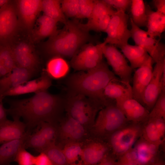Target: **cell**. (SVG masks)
<instances>
[{
  "label": "cell",
  "instance_id": "1",
  "mask_svg": "<svg viewBox=\"0 0 165 165\" xmlns=\"http://www.w3.org/2000/svg\"><path fill=\"white\" fill-rule=\"evenodd\" d=\"M9 104L7 114L12 117L22 118L26 131L31 132L42 122L56 123L65 106V97L45 91L35 93L28 98L11 100Z\"/></svg>",
  "mask_w": 165,
  "mask_h": 165
},
{
  "label": "cell",
  "instance_id": "2",
  "mask_svg": "<svg viewBox=\"0 0 165 165\" xmlns=\"http://www.w3.org/2000/svg\"><path fill=\"white\" fill-rule=\"evenodd\" d=\"M116 77L103 60L95 67L73 74L66 82L68 91L84 95L100 101L106 105L112 100L106 98L104 90L113 79Z\"/></svg>",
  "mask_w": 165,
  "mask_h": 165
},
{
  "label": "cell",
  "instance_id": "3",
  "mask_svg": "<svg viewBox=\"0 0 165 165\" xmlns=\"http://www.w3.org/2000/svg\"><path fill=\"white\" fill-rule=\"evenodd\" d=\"M64 24L46 43V52L53 57L72 58L92 38L89 32L77 21L68 20Z\"/></svg>",
  "mask_w": 165,
  "mask_h": 165
},
{
  "label": "cell",
  "instance_id": "4",
  "mask_svg": "<svg viewBox=\"0 0 165 165\" xmlns=\"http://www.w3.org/2000/svg\"><path fill=\"white\" fill-rule=\"evenodd\" d=\"M106 106L100 101L81 94L68 91L65 97L68 116L85 127L93 126L97 114Z\"/></svg>",
  "mask_w": 165,
  "mask_h": 165
},
{
  "label": "cell",
  "instance_id": "5",
  "mask_svg": "<svg viewBox=\"0 0 165 165\" xmlns=\"http://www.w3.org/2000/svg\"><path fill=\"white\" fill-rule=\"evenodd\" d=\"M129 121L115 101H112L100 110L92 126L94 133L101 139H106Z\"/></svg>",
  "mask_w": 165,
  "mask_h": 165
},
{
  "label": "cell",
  "instance_id": "6",
  "mask_svg": "<svg viewBox=\"0 0 165 165\" xmlns=\"http://www.w3.org/2000/svg\"><path fill=\"white\" fill-rule=\"evenodd\" d=\"M144 123L129 121L109 136L108 143L116 160L133 148L142 135Z\"/></svg>",
  "mask_w": 165,
  "mask_h": 165
},
{
  "label": "cell",
  "instance_id": "7",
  "mask_svg": "<svg viewBox=\"0 0 165 165\" xmlns=\"http://www.w3.org/2000/svg\"><path fill=\"white\" fill-rule=\"evenodd\" d=\"M129 16L122 11H116L112 16L105 32L107 36L103 42L113 45L121 49L128 44L131 37L128 28Z\"/></svg>",
  "mask_w": 165,
  "mask_h": 165
},
{
  "label": "cell",
  "instance_id": "8",
  "mask_svg": "<svg viewBox=\"0 0 165 165\" xmlns=\"http://www.w3.org/2000/svg\"><path fill=\"white\" fill-rule=\"evenodd\" d=\"M103 42L96 45H85L72 58L70 61L72 67L77 71L88 70L99 64L103 60Z\"/></svg>",
  "mask_w": 165,
  "mask_h": 165
},
{
  "label": "cell",
  "instance_id": "9",
  "mask_svg": "<svg viewBox=\"0 0 165 165\" xmlns=\"http://www.w3.org/2000/svg\"><path fill=\"white\" fill-rule=\"evenodd\" d=\"M131 28L130 30L131 37L135 45L143 48L152 59L155 63H157L165 57V46L160 41L148 35L146 31L136 25L130 18Z\"/></svg>",
  "mask_w": 165,
  "mask_h": 165
},
{
  "label": "cell",
  "instance_id": "10",
  "mask_svg": "<svg viewBox=\"0 0 165 165\" xmlns=\"http://www.w3.org/2000/svg\"><path fill=\"white\" fill-rule=\"evenodd\" d=\"M103 0H95L92 13L85 24L81 23L83 28L89 32H105L111 18L116 12Z\"/></svg>",
  "mask_w": 165,
  "mask_h": 165
},
{
  "label": "cell",
  "instance_id": "11",
  "mask_svg": "<svg viewBox=\"0 0 165 165\" xmlns=\"http://www.w3.org/2000/svg\"><path fill=\"white\" fill-rule=\"evenodd\" d=\"M103 51V55L112 67L114 74L121 80L130 83L133 68L128 64L124 55L113 45H105Z\"/></svg>",
  "mask_w": 165,
  "mask_h": 165
},
{
  "label": "cell",
  "instance_id": "12",
  "mask_svg": "<svg viewBox=\"0 0 165 165\" xmlns=\"http://www.w3.org/2000/svg\"><path fill=\"white\" fill-rule=\"evenodd\" d=\"M165 67V57L156 63L151 80L143 95V105L149 112L153 107L163 90L162 76Z\"/></svg>",
  "mask_w": 165,
  "mask_h": 165
},
{
  "label": "cell",
  "instance_id": "13",
  "mask_svg": "<svg viewBox=\"0 0 165 165\" xmlns=\"http://www.w3.org/2000/svg\"><path fill=\"white\" fill-rule=\"evenodd\" d=\"M17 13L9 1L0 9V44L7 42L15 33L18 24Z\"/></svg>",
  "mask_w": 165,
  "mask_h": 165
},
{
  "label": "cell",
  "instance_id": "14",
  "mask_svg": "<svg viewBox=\"0 0 165 165\" xmlns=\"http://www.w3.org/2000/svg\"><path fill=\"white\" fill-rule=\"evenodd\" d=\"M162 145L150 142L141 136L133 147L138 165H150L159 160L161 158L160 148Z\"/></svg>",
  "mask_w": 165,
  "mask_h": 165
},
{
  "label": "cell",
  "instance_id": "15",
  "mask_svg": "<svg viewBox=\"0 0 165 165\" xmlns=\"http://www.w3.org/2000/svg\"><path fill=\"white\" fill-rule=\"evenodd\" d=\"M154 63L151 58L145 64L138 68L133 77L132 87L133 98L142 105L143 94L152 78V65Z\"/></svg>",
  "mask_w": 165,
  "mask_h": 165
},
{
  "label": "cell",
  "instance_id": "16",
  "mask_svg": "<svg viewBox=\"0 0 165 165\" xmlns=\"http://www.w3.org/2000/svg\"><path fill=\"white\" fill-rule=\"evenodd\" d=\"M115 102L129 121L144 123L148 120L149 112L133 98Z\"/></svg>",
  "mask_w": 165,
  "mask_h": 165
},
{
  "label": "cell",
  "instance_id": "17",
  "mask_svg": "<svg viewBox=\"0 0 165 165\" xmlns=\"http://www.w3.org/2000/svg\"><path fill=\"white\" fill-rule=\"evenodd\" d=\"M52 85L51 78L46 72L43 73L39 77L28 81L9 90L3 96L5 97L33 93L35 94L47 91Z\"/></svg>",
  "mask_w": 165,
  "mask_h": 165
},
{
  "label": "cell",
  "instance_id": "18",
  "mask_svg": "<svg viewBox=\"0 0 165 165\" xmlns=\"http://www.w3.org/2000/svg\"><path fill=\"white\" fill-rule=\"evenodd\" d=\"M30 70L16 66L11 72L0 78V94L29 80L35 73Z\"/></svg>",
  "mask_w": 165,
  "mask_h": 165
},
{
  "label": "cell",
  "instance_id": "19",
  "mask_svg": "<svg viewBox=\"0 0 165 165\" xmlns=\"http://www.w3.org/2000/svg\"><path fill=\"white\" fill-rule=\"evenodd\" d=\"M111 151L108 143L102 141L90 142L82 148L83 165H97Z\"/></svg>",
  "mask_w": 165,
  "mask_h": 165
},
{
  "label": "cell",
  "instance_id": "20",
  "mask_svg": "<svg viewBox=\"0 0 165 165\" xmlns=\"http://www.w3.org/2000/svg\"><path fill=\"white\" fill-rule=\"evenodd\" d=\"M42 0H20L17 2L19 17L23 26L27 29L31 28L38 14L42 10Z\"/></svg>",
  "mask_w": 165,
  "mask_h": 165
},
{
  "label": "cell",
  "instance_id": "21",
  "mask_svg": "<svg viewBox=\"0 0 165 165\" xmlns=\"http://www.w3.org/2000/svg\"><path fill=\"white\" fill-rule=\"evenodd\" d=\"M13 118V120L7 119L0 123V145L22 138L28 133L26 124L20 118Z\"/></svg>",
  "mask_w": 165,
  "mask_h": 165
},
{
  "label": "cell",
  "instance_id": "22",
  "mask_svg": "<svg viewBox=\"0 0 165 165\" xmlns=\"http://www.w3.org/2000/svg\"><path fill=\"white\" fill-rule=\"evenodd\" d=\"M57 130V136L67 143L78 142L82 138L85 133V127L68 116L62 122Z\"/></svg>",
  "mask_w": 165,
  "mask_h": 165
},
{
  "label": "cell",
  "instance_id": "23",
  "mask_svg": "<svg viewBox=\"0 0 165 165\" xmlns=\"http://www.w3.org/2000/svg\"><path fill=\"white\" fill-rule=\"evenodd\" d=\"M13 51L17 66L36 72L39 63L38 59L29 45L26 43H21Z\"/></svg>",
  "mask_w": 165,
  "mask_h": 165
},
{
  "label": "cell",
  "instance_id": "24",
  "mask_svg": "<svg viewBox=\"0 0 165 165\" xmlns=\"http://www.w3.org/2000/svg\"><path fill=\"white\" fill-rule=\"evenodd\" d=\"M104 94L107 99L115 101L133 98L132 87L128 82L116 77L112 80L105 87Z\"/></svg>",
  "mask_w": 165,
  "mask_h": 165
},
{
  "label": "cell",
  "instance_id": "25",
  "mask_svg": "<svg viewBox=\"0 0 165 165\" xmlns=\"http://www.w3.org/2000/svg\"><path fill=\"white\" fill-rule=\"evenodd\" d=\"M145 5L147 17V34L153 38L160 37L165 29V15L153 11L146 3Z\"/></svg>",
  "mask_w": 165,
  "mask_h": 165
},
{
  "label": "cell",
  "instance_id": "26",
  "mask_svg": "<svg viewBox=\"0 0 165 165\" xmlns=\"http://www.w3.org/2000/svg\"><path fill=\"white\" fill-rule=\"evenodd\" d=\"M31 133L28 131L26 135L22 138L1 145L0 146V165H9L10 163L14 161L19 150L21 148L24 147L26 138Z\"/></svg>",
  "mask_w": 165,
  "mask_h": 165
},
{
  "label": "cell",
  "instance_id": "27",
  "mask_svg": "<svg viewBox=\"0 0 165 165\" xmlns=\"http://www.w3.org/2000/svg\"><path fill=\"white\" fill-rule=\"evenodd\" d=\"M121 50L133 69L141 67L152 58L143 48L136 45L127 44Z\"/></svg>",
  "mask_w": 165,
  "mask_h": 165
},
{
  "label": "cell",
  "instance_id": "28",
  "mask_svg": "<svg viewBox=\"0 0 165 165\" xmlns=\"http://www.w3.org/2000/svg\"><path fill=\"white\" fill-rule=\"evenodd\" d=\"M69 70L66 61L61 57H53L48 61L46 67V73L51 78L58 79L64 77Z\"/></svg>",
  "mask_w": 165,
  "mask_h": 165
},
{
  "label": "cell",
  "instance_id": "29",
  "mask_svg": "<svg viewBox=\"0 0 165 165\" xmlns=\"http://www.w3.org/2000/svg\"><path fill=\"white\" fill-rule=\"evenodd\" d=\"M42 10L44 15L57 22H61L64 24L68 20L62 10L61 0H42Z\"/></svg>",
  "mask_w": 165,
  "mask_h": 165
},
{
  "label": "cell",
  "instance_id": "30",
  "mask_svg": "<svg viewBox=\"0 0 165 165\" xmlns=\"http://www.w3.org/2000/svg\"><path fill=\"white\" fill-rule=\"evenodd\" d=\"M132 21L138 27H146L147 17L145 3L143 0H132L130 7Z\"/></svg>",
  "mask_w": 165,
  "mask_h": 165
},
{
  "label": "cell",
  "instance_id": "31",
  "mask_svg": "<svg viewBox=\"0 0 165 165\" xmlns=\"http://www.w3.org/2000/svg\"><path fill=\"white\" fill-rule=\"evenodd\" d=\"M62 149L68 165H83L82 148L78 142L67 143Z\"/></svg>",
  "mask_w": 165,
  "mask_h": 165
},
{
  "label": "cell",
  "instance_id": "32",
  "mask_svg": "<svg viewBox=\"0 0 165 165\" xmlns=\"http://www.w3.org/2000/svg\"><path fill=\"white\" fill-rule=\"evenodd\" d=\"M16 66L13 51L8 46L0 47V78L11 72Z\"/></svg>",
  "mask_w": 165,
  "mask_h": 165
},
{
  "label": "cell",
  "instance_id": "33",
  "mask_svg": "<svg viewBox=\"0 0 165 165\" xmlns=\"http://www.w3.org/2000/svg\"><path fill=\"white\" fill-rule=\"evenodd\" d=\"M38 22L39 27L37 35L39 38L51 37L57 32L58 22L54 19L44 15L39 18Z\"/></svg>",
  "mask_w": 165,
  "mask_h": 165
},
{
  "label": "cell",
  "instance_id": "34",
  "mask_svg": "<svg viewBox=\"0 0 165 165\" xmlns=\"http://www.w3.org/2000/svg\"><path fill=\"white\" fill-rule=\"evenodd\" d=\"M141 136L147 141L155 144L162 145L164 141L152 119H148L144 123Z\"/></svg>",
  "mask_w": 165,
  "mask_h": 165
},
{
  "label": "cell",
  "instance_id": "35",
  "mask_svg": "<svg viewBox=\"0 0 165 165\" xmlns=\"http://www.w3.org/2000/svg\"><path fill=\"white\" fill-rule=\"evenodd\" d=\"M50 145L36 129L33 133H31L28 135L24 147L26 149L33 148L40 153Z\"/></svg>",
  "mask_w": 165,
  "mask_h": 165
},
{
  "label": "cell",
  "instance_id": "36",
  "mask_svg": "<svg viewBox=\"0 0 165 165\" xmlns=\"http://www.w3.org/2000/svg\"><path fill=\"white\" fill-rule=\"evenodd\" d=\"M42 152L47 155L54 165H68L62 149L56 143L50 145Z\"/></svg>",
  "mask_w": 165,
  "mask_h": 165
},
{
  "label": "cell",
  "instance_id": "37",
  "mask_svg": "<svg viewBox=\"0 0 165 165\" xmlns=\"http://www.w3.org/2000/svg\"><path fill=\"white\" fill-rule=\"evenodd\" d=\"M36 128L50 144L56 143L58 130L55 123L42 122Z\"/></svg>",
  "mask_w": 165,
  "mask_h": 165
},
{
  "label": "cell",
  "instance_id": "38",
  "mask_svg": "<svg viewBox=\"0 0 165 165\" xmlns=\"http://www.w3.org/2000/svg\"><path fill=\"white\" fill-rule=\"evenodd\" d=\"M159 118L165 119V91L161 92L149 114L148 119Z\"/></svg>",
  "mask_w": 165,
  "mask_h": 165
},
{
  "label": "cell",
  "instance_id": "39",
  "mask_svg": "<svg viewBox=\"0 0 165 165\" xmlns=\"http://www.w3.org/2000/svg\"><path fill=\"white\" fill-rule=\"evenodd\" d=\"M62 10L65 16L77 18L79 12V0H61Z\"/></svg>",
  "mask_w": 165,
  "mask_h": 165
},
{
  "label": "cell",
  "instance_id": "40",
  "mask_svg": "<svg viewBox=\"0 0 165 165\" xmlns=\"http://www.w3.org/2000/svg\"><path fill=\"white\" fill-rule=\"evenodd\" d=\"M95 0H79V12L77 18H88L90 16Z\"/></svg>",
  "mask_w": 165,
  "mask_h": 165
},
{
  "label": "cell",
  "instance_id": "41",
  "mask_svg": "<svg viewBox=\"0 0 165 165\" xmlns=\"http://www.w3.org/2000/svg\"><path fill=\"white\" fill-rule=\"evenodd\" d=\"M35 157L24 147H22L18 152L14 161L18 165H34Z\"/></svg>",
  "mask_w": 165,
  "mask_h": 165
},
{
  "label": "cell",
  "instance_id": "42",
  "mask_svg": "<svg viewBox=\"0 0 165 165\" xmlns=\"http://www.w3.org/2000/svg\"><path fill=\"white\" fill-rule=\"evenodd\" d=\"M116 162L117 165H138L137 158L133 148L118 157Z\"/></svg>",
  "mask_w": 165,
  "mask_h": 165
},
{
  "label": "cell",
  "instance_id": "43",
  "mask_svg": "<svg viewBox=\"0 0 165 165\" xmlns=\"http://www.w3.org/2000/svg\"><path fill=\"white\" fill-rule=\"evenodd\" d=\"M116 11H122L125 13L130 7L132 0H103Z\"/></svg>",
  "mask_w": 165,
  "mask_h": 165
},
{
  "label": "cell",
  "instance_id": "44",
  "mask_svg": "<svg viewBox=\"0 0 165 165\" xmlns=\"http://www.w3.org/2000/svg\"><path fill=\"white\" fill-rule=\"evenodd\" d=\"M34 165H54L47 155L41 152L35 156Z\"/></svg>",
  "mask_w": 165,
  "mask_h": 165
},
{
  "label": "cell",
  "instance_id": "45",
  "mask_svg": "<svg viewBox=\"0 0 165 165\" xmlns=\"http://www.w3.org/2000/svg\"><path fill=\"white\" fill-rule=\"evenodd\" d=\"M152 119L154 121L156 126L161 136L164 139L165 119L162 118H159Z\"/></svg>",
  "mask_w": 165,
  "mask_h": 165
},
{
  "label": "cell",
  "instance_id": "46",
  "mask_svg": "<svg viewBox=\"0 0 165 165\" xmlns=\"http://www.w3.org/2000/svg\"><path fill=\"white\" fill-rule=\"evenodd\" d=\"M97 165H117L116 159L112 153H109Z\"/></svg>",
  "mask_w": 165,
  "mask_h": 165
},
{
  "label": "cell",
  "instance_id": "47",
  "mask_svg": "<svg viewBox=\"0 0 165 165\" xmlns=\"http://www.w3.org/2000/svg\"><path fill=\"white\" fill-rule=\"evenodd\" d=\"M152 2L154 6L157 9L156 11L165 15V0H154Z\"/></svg>",
  "mask_w": 165,
  "mask_h": 165
},
{
  "label": "cell",
  "instance_id": "48",
  "mask_svg": "<svg viewBox=\"0 0 165 165\" xmlns=\"http://www.w3.org/2000/svg\"><path fill=\"white\" fill-rule=\"evenodd\" d=\"M4 97L0 94V123L7 119L6 109L4 108L3 103Z\"/></svg>",
  "mask_w": 165,
  "mask_h": 165
},
{
  "label": "cell",
  "instance_id": "49",
  "mask_svg": "<svg viewBox=\"0 0 165 165\" xmlns=\"http://www.w3.org/2000/svg\"><path fill=\"white\" fill-rule=\"evenodd\" d=\"M150 165H165V162L162 157L154 163Z\"/></svg>",
  "mask_w": 165,
  "mask_h": 165
},
{
  "label": "cell",
  "instance_id": "50",
  "mask_svg": "<svg viewBox=\"0 0 165 165\" xmlns=\"http://www.w3.org/2000/svg\"><path fill=\"white\" fill-rule=\"evenodd\" d=\"M9 1L7 0H0V9Z\"/></svg>",
  "mask_w": 165,
  "mask_h": 165
},
{
  "label": "cell",
  "instance_id": "51",
  "mask_svg": "<svg viewBox=\"0 0 165 165\" xmlns=\"http://www.w3.org/2000/svg\"></svg>",
  "mask_w": 165,
  "mask_h": 165
}]
</instances>
